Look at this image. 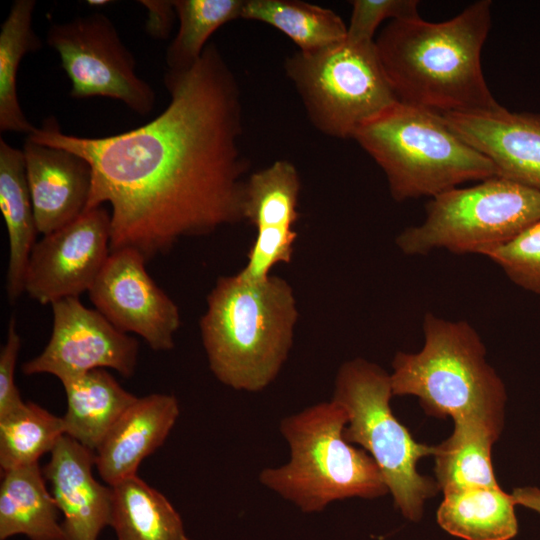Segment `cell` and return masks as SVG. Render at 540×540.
<instances>
[{
  "instance_id": "obj_1",
  "label": "cell",
  "mask_w": 540,
  "mask_h": 540,
  "mask_svg": "<svg viewBox=\"0 0 540 540\" xmlns=\"http://www.w3.org/2000/svg\"><path fill=\"white\" fill-rule=\"evenodd\" d=\"M164 84L168 106L138 128L79 137L49 117L28 136L89 163L86 210L108 203L111 252L135 249L147 262L183 237L242 221L249 165L240 148L239 84L214 43L192 67L167 70Z\"/></svg>"
},
{
  "instance_id": "obj_2",
  "label": "cell",
  "mask_w": 540,
  "mask_h": 540,
  "mask_svg": "<svg viewBox=\"0 0 540 540\" xmlns=\"http://www.w3.org/2000/svg\"><path fill=\"white\" fill-rule=\"evenodd\" d=\"M490 27L489 0L443 22L390 21L375 44L398 101L439 114L499 108L481 67Z\"/></svg>"
},
{
  "instance_id": "obj_3",
  "label": "cell",
  "mask_w": 540,
  "mask_h": 540,
  "mask_svg": "<svg viewBox=\"0 0 540 540\" xmlns=\"http://www.w3.org/2000/svg\"><path fill=\"white\" fill-rule=\"evenodd\" d=\"M297 319L295 295L285 279L220 277L200 319L210 370L234 390H264L288 358Z\"/></svg>"
},
{
  "instance_id": "obj_4",
  "label": "cell",
  "mask_w": 540,
  "mask_h": 540,
  "mask_svg": "<svg viewBox=\"0 0 540 540\" xmlns=\"http://www.w3.org/2000/svg\"><path fill=\"white\" fill-rule=\"evenodd\" d=\"M422 328L421 350L399 351L393 358V395L417 397L432 416L482 422L502 431L505 386L487 362L475 328L431 312L424 315Z\"/></svg>"
},
{
  "instance_id": "obj_5",
  "label": "cell",
  "mask_w": 540,
  "mask_h": 540,
  "mask_svg": "<svg viewBox=\"0 0 540 540\" xmlns=\"http://www.w3.org/2000/svg\"><path fill=\"white\" fill-rule=\"evenodd\" d=\"M353 139L383 170L397 202L433 198L497 175L493 163L441 114L400 101L362 124Z\"/></svg>"
},
{
  "instance_id": "obj_6",
  "label": "cell",
  "mask_w": 540,
  "mask_h": 540,
  "mask_svg": "<svg viewBox=\"0 0 540 540\" xmlns=\"http://www.w3.org/2000/svg\"><path fill=\"white\" fill-rule=\"evenodd\" d=\"M346 424L345 410L332 400L284 417L280 432L289 445V461L261 470L260 483L304 513L321 512L337 500L386 495L373 458L344 439Z\"/></svg>"
},
{
  "instance_id": "obj_7",
  "label": "cell",
  "mask_w": 540,
  "mask_h": 540,
  "mask_svg": "<svg viewBox=\"0 0 540 540\" xmlns=\"http://www.w3.org/2000/svg\"><path fill=\"white\" fill-rule=\"evenodd\" d=\"M390 374L363 358L344 362L335 378L332 401L347 414L344 439L363 447L379 467L395 507L410 521L422 518L425 501L439 490L418 473L417 463L434 446L416 442L394 416Z\"/></svg>"
},
{
  "instance_id": "obj_8",
  "label": "cell",
  "mask_w": 540,
  "mask_h": 540,
  "mask_svg": "<svg viewBox=\"0 0 540 540\" xmlns=\"http://www.w3.org/2000/svg\"><path fill=\"white\" fill-rule=\"evenodd\" d=\"M538 219L540 191L496 175L431 198L424 221L401 231L395 243L407 256L435 250L483 255Z\"/></svg>"
},
{
  "instance_id": "obj_9",
  "label": "cell",
  "mask_w": 540,
  "mask_h": 540,
  "mask_svg": "<svg viewBox=\"0 0 540 540\" xmlns=\"http://www.w3.org/2000/svg\"><path fill=\"white\" fill-rule=\"evenodd\" d=\"M284 71L311 124L329 137L353 138L366 121L398 101L375 41H343L286 57Z\"/></svg>"
},
{
  "instance_id": "obj_10",
  "label": "cell",
  "mask_w": 540,
  "mask_h": 540,
  "mask_svg": "<svg viewBox=\"0 0 540 540\" xmlns=\"http://www.w3.org/2000/svg\"><path fill=\"white\" fill-rule=\"evenodd\" d=\"M47 43L59 54L72 97L113 98L142 116L152 111L155 92L136 74L133 54L105 15L94 13L55 24Z\"/></svg>"
},
{
  "instance_id": "obj_11",
  "label": "cell",
  "mask_w": 540,
  "mask_h": 540,
  "mask_svg": "<svg viewBox=\"0 0 540 540\" xmlns=\"http://www.w3.org/2000/svg\"><path fill=\"white\" fill-rule=\"evenodd\" d=\"M51 307V336L43 351L22 365L25 375L51 374L63 383L95 369L110 368L123 377L133 376L139 348L134 337L79 298L61 299Z\"/></svg>"
},
{
  "instance_id": "obj_12",
  "label": "cell",
  "mask_w": 540,
  "mask_h": 540,
  "mask_svg": "<svg viewBox=\"0 0 540 540\" xmlns=\"http://www.w3.org/2000/svg\"><path fill=\"white\" fill-rule=\"evenodd\" d=\"M111 214L104 207L83 212L44 235L31 251L24 292L42 305L88 292L111 253Z\"/></svg>"
},
{
  "instance_id": "obj_13",
  "label": "cell",
  "mask_w": 540,
  "mask_h": 540,
  "mask_svg": "<svg viewBox=\"0 0 540 540\" xmlns=\"http://www.w3.org/2000/svg\"><path fill=\"white\" fill-rule=\"evenodd\" d=\"M146 263L135 249L112 251L88 294L118 330L140 336L154 351H168L174 347L180 313L148 274Z\"/></svg>"
},
{
  "instance_id": "obj_14",
  "label": "cell",
  "mask_w": 540,
  "mask_h": 540,
  "mask_svg": "<svg viewBox=\"0 0 540 540\" xmlns=\"http://www.w3.org/2000/svg\"><path fill=\"white\" fill-rule=\"evenodd\" d=\"M441 115L493 163L497 176L540 191V114L511 112L500 106L484 112Z\"/></svg>"
},
{
  "instance_id": "obj_15",
  "label": "cell",
  "mask_w": 540,
  "mask_h": 540,
  "mask_svg": "<svg viewBox=\"0 0 540 540\" xmlns=\"http://www.w3.org/2000/svg\"><path fill=\"white\" fill-rule=\"evenodd\" d=\"M93 466L95 453L63 435L42 470L63 515L66 540H98L110 525L112 489L95 479Z\"/></svg>"
},
{
  "instance_id": "obj_16",
  "label": "cell",
  "mask_w": 540,
  "mask_h": 540,
  "mask_svg": "<svg viewBox=\"0 0 540 540\" xmlns=\"http://www.w3.org/2000/svg\"><path fill=\"white\" fill-rule=\"evenodd\" d=\"M22 150L37 230L44 236L86 211L92 169L79 155L29 137Z\"/></svg>"
},
{
  "instance_id": "obj_17",
  "label": "cell",
  "mask_w": 540,
  "mask_h": 540,
  "mask_svg": "<svg viewBox=\"0 0 540 540\" xmlns=\"http://www.w3.org/2000/svg\"><path fill=\"white\" fill-rule=\"evenodd\" d=\"M179 415V403L172 394L137 397L95 451V467L102 480L112 486L137 475L142 461L165 442Z\"/></svg>"
},
{
  "instance_id": "obj_18",
  "label": "cell",
  "mask_w": 540,
  "mask_h": 540,
  "mask_svg": "<svg viewBox=\"0 0 540 540\" xmlns=\"http://www.w3.org/2000/svg\"><path fill=\"white\" fill-rule=\"evenodd\" d=\"M0 540H66L59 509L39 463L2 472Z\"/></svg>"
},
{
  "instance_id": "obj_19",
  "label": "cell",
  "mask_w": 540,
  "mask_h": 540,
  "mask_svg": "<svg viewBox=\"0 0 540 540\" xmlns=\"http://www.w3.org/2000/svg\"><path fill=\"white\" fill-rule=\"evenodd\" d=\"M0 210L9 240L6 278L8 298L24 293V278L38 233L26 176L23 150L0 140Z\"/></svg>"
},
{
  "instance_id": "obj_20",
  "label": "cell",
  "mask_w": 540,
  "mask_h": 540,
  "mask_svg": "<svg viewBox=\"0 0 540 540\" xmlns=\"http://www.w3.org/2000/svg\"><path fill=\"white\" fill-rule=\"evenodd\" d=\"M67 409L65 435L95 453L105 436L137 399L105 369H95L62 383Z\"/></svg>"
},
{
  "instance_id": "obj_21",
  "label": "cell",
  "mask_w": 540,
  "mask_h": 540,
  "mask_svg": "<svg viewBox=\"0 0 540 540\" xmlns=\"http://www.w3.org/2000/svg\"><path fill=\"white\" fill-rule=\"evenodd\" d=\"M110 525L117 540H189L171 502L138 475L111 486Z\"/></svg>"
},
{
  "instance_id": "obj_22",
  "label": "cell",
  "mask_w": 540,
  "mask_h": 540,
  "mask_svg": "<svg viewBox=\"0 0 540 540\" xmlns=\"http://www.w3.org/2000/svg\"><path fill=\"white\" fill-rule=\"evenodd\" d=\"M451 435L434 446L435 474L444 494L499 486L493 472L491 448L501 430L477 421L453 422Z\"/></svg>"
},
{
  "instance_id": "obj_23",
  "label": "cell",
  "mask_w": 540,
  "mask_h": 540,
  "mask_svg": "<svg viewBox=\"0 0 540 540\" xmlns=\"http://www.w3.org/2000/svg\"><path fill=\"white\" fill-rule=\"evenodd\" d=\"M515 502L500 486L444 494L437 522L465 540H510L518 532Z\"/></svg>"
},
{
  "instance_id": "obj_24",
  "label": "cell",
  "mask_w": 540,
  "mask_h": 540,
  "mask_svg": "<svg viewBox=\"0 0 540 540\" xmlns=\"http://www.w3.org/2000/svg\"><path fill=\"white\" fill-rule=\"evenodd\" d=\"M242 18L282 32L301 52H314L343 41L347 26L334 11L299 0H245Z\"/></svg>"
},
{
  "instance_id": "obj_25",
  "label": "cell",
  "mask_w": 540,
  "mask_h": 540,
  "mask_svg": "<svg viewBox=\"0 0 540 540\" xmlns=\"http://www.w3.org/2000/svg\"><path fill=\"white\" fill-rule=\"evenodd\" d=\"M34 0H16L0 32V130L31 135L37 127L23 113L17 96V73L25 54L42 42L32 28Z\"/></svg>"
},
{
  "instance_id": "obj_26",
  "label": "cell",
  "mask_w": 540,
  "mask_h": 540,
  "mask_svg": "<svg viewBox=\"0 0 540 540\" xmlns=\"http://www.w3.org/2000/svg\"><path fill=\"white\" fill-rule=\"evenodd\" d=\"M301 180L295 165L288 160H276L251 173L243 192V220L256 229L294 227L299 219L297 210Z\"/></svg>"
},
{
  "instance_id": "obj_27",
  "label": "cell",
  "mask_w": 540,
  "mask_h": 540,
  "mask_svg": "<svg viewBox=\"0 0 540 540\" xmlns=\"http://www.w3.org/2000/svg\"><path fill=\"white\" fill-rule=\"evenodd\" d=\"M245 0H173L179 28L166 52L168 70L192 67L211 35L224 24L242 18Z\"/></svg>"
},
{
  "instance_id": "obj_28",
  "label": "cell",
  "mask_w": 540,
  "mask_h": 540,
  "mask_svg": "<svg viewBox=\"0 0 540 540\" xmlns=\"http://www.w3.org/2000/svg\"><path fill=\"white\" fill-rule=\"evenodd\" d=\"M65 435L63 418L38 404L26 402L17 412L0 419L2 472L38 463Z\"/></svg>"
},
{
  "instance_id": "obj_29",
  "label": "cell",
  "mask_w": 540,
  "mask_h": 540,
  "mask_svg": "<svg viewBox=\"0 0 540 540\" xmlns=\"http://www.w3.org/2000/svg\"><path fill=\"white\" fill-rule=\"evenodd\" d=\"M483 256L497 264L517 286L540 295V219Z\"/></svg>"
},
{
  "instance_id": "obj_30",
  "label": "cell",
  "mask_w": 540,
  "mask_h": 540,
  "mask_svg": "<svg viewBox=\"0 0 540 540\" xmlns=\"http://www.w3.org/2000/svg\"><path fill=\"white\" fill-rule=\"evenodd\" d=\"M297 236L294 227L257 229L256 238L247 254V263L236 276L245 282L266 280L275 265L291 261Z\"/></svg>"
},
{
  "instance_id": "obj_31",
  "label": "cell",
  "mask_w": 540,
  "mask_h": 540,
  "mask_svg": "<svg viewBox=\"0 0 540 540\" xmlns=\"http://www.w3.org/2000/svg\"><path fill=\"white\" fill-rule=\"evenodd\" d=\"M346 38L355 42H373L379 25L386 19L419 18L416 0H354Z\"/></svg>"
},
{
  "instance_id": "obj_32",
  "label": "cell",
  "mask_w": 540,
  "mask_h": 540,
  "mask_svg": "<svg viewBox=\"0 0 540 540\" xmlns=\"http://www.w3.org/2000/svg\"><path fill=\"white\" fill-rule=\"evenodd\" d=\"M21 338L14 318L10 319L5 344L0 352V419L13 414L26 404L15 384V369Z\"/></svg>"
},
{
  "instance_id": "obj_33",
  "label": "cell",
  "mask_w": 540,
  "mask_h": 540,
  "mask_svg": "<svg viewBox=\"0 0 540 540\" xmlns=\"http://www.w3.org/2000/svg\"><path fill=\"white\" fill-rule=\"evenodd\" d=\"M139 3L147 11V34L159 40L168 38L177 18L173 0H141Z\"/></svg>"
},
{
  "instance_id": "obj_34",
  "label": "cell",
  "mask_w": 540,
  "mask_h": 540,
  "mask_svg": "<svg viewBox=\"0 0 540 540\" xmlns=\"http://www.w3.org/2000/svg\"><path fill=\"white\" fill-rule=\"evenodd\" d=\"M511 495L516 505L518 504L540 513L539 488L518 487L513 490Z\"/></svg>"
},
{
  "instance_id": "obj_35",
  "label": "cell",
  "mask_w": 540,
  "mask_h": 540,
  "mask_svg": "<svg viewBox=\"0 0 540 540\" xmlns=\"http://www.w3.org/2000/svg\"><path fill=\"white\" fill-rule=\"evenodd\" d=\"M86 3H87V5L92 6V7H102V6H106L109 3H111V1H109V0H88V1H86Z\"/></svg>"
}]
</instances>
